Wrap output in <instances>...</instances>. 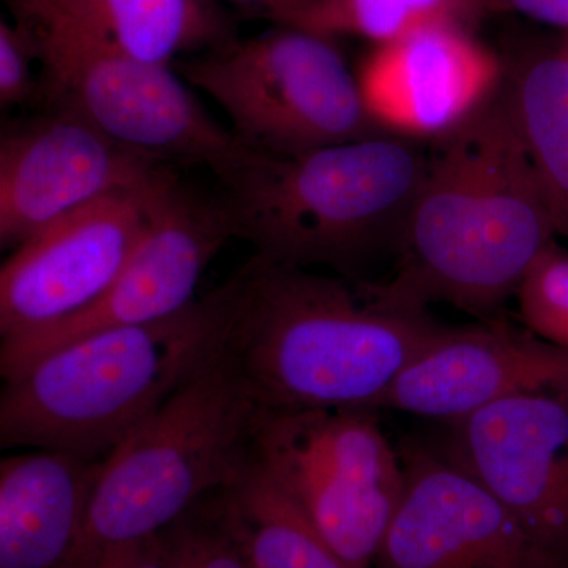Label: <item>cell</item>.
<instances>
[{"label":"cell","instance_id":"1","mask_svg":"<svg viewBox=\"0 0 568 568\" xmlns=\"http://www.w3.org/2000/svg\"><path fill=\"white\" fill-rule=\"evenodd\" d=\"M211 295L220 347L264 410L381 409L444 325L376 282L254 253Z\"/></svg>","mask_w":568,"mask_h":568},{"label":"cell","instance_id":"2","mask_svg":"<svg viewBox=\"0 0 568 568\" xmlns=\"http://www.w3.org/2000/svg\"><path fill=\"white\" fill-rule=\"evenodd\" d=\"M556 239L503 88L465 125L428 144L395 274L377 287L417 308L447 304L478 320L500 316Z\"/></svg>","mask_w":568,"mask_h":568},{"label":"cell","instance_id":"3","mask_svg":"<svg viewBox=\"0 0 568 568\" xmlns=\"http://www.w3.org/2000/svg\"><path fill=\"white\" fill-rule=\"evenodd\" d=\"M428 148L381 133L298 155L256 153L222 183L234 239L293 267L358 278L396 252L424 179Z\"/></svg>","mask_w":568,"mask_h":568},{"label":"cell","instance_id":"4","mask_svg":"<svg viewBox=\"0 0 568 568\" xmlns=\"http://www.w3.org/2000/svg\"><path fill=\"white\" fill-rule=\"evenodd\" d=\"M219 346L211 293L178 315L70 343L6 381L0 444L108 458Z\"/></svg>","mask_w":568,"mask_h":568},{"label":"cell","instance_id":"5","mask_svg":"<svg viewBox=\"0 0 568 568\" xmlns=\"http://www.w3.org/2000/svg\"><path fill=\"white\" fill-rule=\"evenodd\" d=\"M248 384L222 347L104 459L84 538L71 560L159 536L244 476L260 420Z\"/></svg>","mask_w":568,"mask_h":568},{"label":"cell","instance_id":"6","mask_svg":"<svg viewBox=\"0 0 568 568\" xmlns=\"http://www.w3.org/2000/svg\"><path fill=\"white\" fill-rule=\"evenodd\" d=\"M175 70L211 97L234 136L256 153L298 155L384 133L332 37L278 26L181 59Z\"/></svg>","mask_w":568,"mask_h":568},{"label":"cell","instance_id":"7","mask_svg":"<svg viewBox=\"0 0 568 568\" xmlns=\"http://www.w3.org/2000/svg\"><path fill=\"white\" fill-rule=\"evenodd\" d=\"M254 459L351 567L375 566L406 481L375 409H263Z\"/></svg>","mask_w":568,"mask_h":568},{"label":"cell","instance_id":"8","mask_svg":"<svg viewBox=\"0 0 568 568\" xmlns=\"http://www.w3.org/2000/svg\"><path fill=\"white\" fill-rule=\"evenodd\" d=\"M26 29L44 106L77 112L112 140L164 163L203 166L220 183L256 155L205 111L173 65L67 33Z\"/></svg>","mask_w":568,"mask_h":568},{"label":"cell","instance_id":"9","mask_svg":"<svg viewBox=\"0 0 568 568\" xmlns=\"http://www.w3.org/2000/svg\"><path fill=\"white\" fill-rule=\"evenodd\" d=\"M233 239L222 200L205 197L174 179L136 252L99 301L62 323L2 339L3 381L85 336L153 323L189 308L196 302L205 268Z\"/></svg>","mask_w":568,"mask_h":568},{"label":"cell","instance_id":"10","mask_svg":"<svg viewBox=\"0 0 568 568\" xmlns=\"http://www.w3.org/2000/svg\"><path fill=\"white\" fill-rule=\"evenodd\" d=\"M159 181L100 197L18 246L0 271L2 339L32 334L89 308L115 282L151 226Z\"/></svg>","mask_w":568,"mask_h":568},{"label":"cell","instance_id":"11","mask_svg":"<svg viewBox=\"0 0 568 568\" xmlns=\"http://www.w3.org/2000/svg\"><path fill=\"white\" fill-rule=\"evenodd\" d=\"M173 170L73 111L47 108L10 123L0 138V246L13 252L100 197L148 185Z\"/></svg>","mask_w":568,"mask_h":568},{"label":"cell","instance_id":"12","mask_svg":"<svg viewBox=\"0 0 568 568\" xmlns=\"http://www.w3.org/2000/svg\"><path fill=\"white\" fill-rule=\"evenodd\" d=\"M405 491L375 568H568L444 452L407 444Z\"/></svg>","mask_w":568,"mask_h":568},{"label":"cell","instance_id":"13","mask_svg":"<svg viewBox=\"0 0 568 568\" xmlns=\"http://www.w3.org/2000/svg\"><path fill=\"white\" fill-rule=\"evenodd\" d=\"M447 426L444 454L568 560V388L511 396Z\"/></svg>","mask_w":568,"mask_h":568},{"label":"cell","instance_id":"14","mask_svg":"<svg viewBox=\"0 0 568 568\" xmlns=\"http://www.w3.org/2000/svg\"><path fill=\"white\" fill-rule=\"evenodd\" d=\"M355 77L377 129L432 144L496 99L506 61L476 31L437 24L373 47Z\"/></svg>","mask_w":568,"mask_h":568},{"label":"cell","instance_id":"15","mask_svg":"<svg viewBox=\"0 0 568 568\" xmlns=\"http://www.w3.org/2000/svg\"><path fill=\"white\" fill-rule=\"evenodd\" d=\"M568 388V354L495 316L440 327L383 407L454 424L511 396Z\"/></svg>","mask_w":568,"mask_h":568},{"label":"cell","instance_id":"16","mask_svg":"<svg viewBox=\"0 0 568 568\" xmlns=\"http://www.w3.org/2000/svg\"><path fill=\"white\" fill-rule=\"evenodd\" d=\"M104 459L40 448L2 459L0 568L70 566Z\"/></svg>","mask_w":568,"mask_h":568},{"label":"cell","instance_id":"17","mask_svg":"<svg viewBox=\"0 0 568 568\" xmlns=\"http://www.w3.org/2000/svg\"><path fill=\"white\" fill-rule=\"evenodd\" d=\"M37 31L95 41L140 61L173 65L237 37L216 0H6Z\"/></svg>","mask_w":568,"mask_h":568},{"label":"cell","instance_id":"18","mask_svg":"<svg viewBox=\"0 0 568 568\" xmlns=\"http://www.w3.org/2000/svg\"><path fill=\"white\" fill-rule=\"evenodd\" d=\"M506 61L508 106L558 237L568 239V50L538 40Z\"/></svg>","mask_w":568,"mask_h":568},{"label":"cell","instance_id":"19","mask_svg":"<svg viewBox=\"0 0 568 568\" xmlns=\"http://www.w3.org/2000/svg\"><path fill=\"white\" fill-rule=\"evenodd\" d=\"M200 504L252 568H353L256 459Z\"/></svg>","mask_w":568,"mask_h":568},{"label":"cell","instance_id":"20","mask_svg":"<svg viewBox=\"0 0 568 568\" xmlns=\"http://www.w3.org/2000/svg\"><path fill=\"white\" fill-rule=\"evenodd\" d=\"M488 0H317L293 28L332 37H358L373 47L437 24L477 31Z\"/></svg>","mask_w":568,"mask_h":568},{"label":"cell","instance_id":"21","mask_svg":"<svg viewBox=\"0 0 568 568\" xmlns=\"http://www.w3.org/2000/svg\"><path fill=\"white\" fill-rule=\"evenodd\" d=\"M515 298L521 324L568 354V250L552 241L530 265Z\"/></svg>","mask_w":568,"mask_h":568},{"label":"cell","instance_id":"22","mask_svg":"<svg viewBox=\"0 0 568 568\" xmlns=\"http://www.w3.org/2000/svg\"><path fill=\"white\" fill-rule=\"evenodd\" d=\"M159 541L166 568H252L201 504L160 532Z\"/></svg>","mask_w":568,"mask_h":568},{"label":"cell","instance_id":"23","mask_svg":"<svg viewBox=\"0 0 568 568\" xmlns=\"http://www.w3.org/2000/svg\"><path fill=\"white\" fill-rule=\"evenodd\" d=\"M37 62L31 33L11 18L0 20V104L6 108L41 103L40 78L33 77Z\"/></svg>","mask_w":568,"mask_h":568},{"label":"cell","instance_id":"24","mask_svg":"<svg viewBox=\"0 0 568 568\" xmlns=\"http://www.w3.org/2000/svg\"><path fill=\"white\" fill-rule=\"evenodd\" d=\"M67 568H166L159 536L119 545L77 560Z\"/></svg>","mask_w":568,"mask_h":568},{"label":"cell","instance_id":"25","mask_svg":"<svg viewBox=\"0 0 568 568\" xmlns=\"http://www.w3.org/2000/svg\"><path fill=\"white\" fill-rule=\"evenodd\" d=\"M493 11H511L568 33V0H488Z\"/></svg>","mask_w":568,"mask_h":568},{"label":"cell","instance_id":"26","mask_svg":"<svg viewBox=\"0 0 568 568\" xmlns=\"http://www.w3.org/2000/svg\"><path fill=\"white\" fill-rule=\"evenodd\" d=\"M231 2L256 10L257 13L264 14L278 26H291L306 10L312 9L317 0H231Z\"/></svg>","mask_w":568,"mask_h":568},{"label":"cell","instance_id":"27","mask_svg":"<svg viewBox=\"0 0 568 568\" xmlns=\"http://www.w3.org/2000/svg\"><path fill=\"white\" fill-rule=\"evenodd\" d=\"M564 43H566V47H567V50H568V33H566V36H564Z\"/></svg>","mask_w":568,"mask_h":568}]
</instances>
